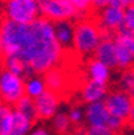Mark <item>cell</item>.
Here are the masks:
<instances>
[{
  "label": "cell",
  "instance_id": "obj_40",
  "mask_svg": "<svg viewBox=\"0 0 134 135\" xmlns=\"http://www.w3.org/2000/svg\"><path fill=\"white\" fill-rule=\"evenodd\" d=\"M0 57H1V45H0Z\"/></svg>",
  "mask_w": 134,
  "mask_h": 135
},
{
  "label": "cell",
  "instance_id": "obj_31",
  "mask_svg": "<svg viewBox=\"0 0 134 135\" xmlns=\"http://www.w3.org/2000/svg\"><path fill=\"white\" fill-rule=\"evenodd\" d=\"M115 1H117L122 7H127V6L134 5V0H115Z\"/></svg>",
  "mask_w": 134,
  "mask_h": 135
},
{
  "label": "cell",
  "instance_id": "obj_24",
  "mask_svg": "<svg viewBox=\"0 0 134 135\" xmlns=\"http://www.w3.org/2000/svg\"><path fill=\"white\" fill-rule=\"evenodd\" d=\"M70 127V119H69V116L67 113H57L54 117H53V128L54 130L61 134H65L68 132Z\"/></svg>",
  "mask_w": 134,
  "mask_h": 135
},
{
  "label": "cell",
  "instance_id": "obj_15",
  "mask_svg": "<svg viewBox=\"0 0 134 135\" xmlns=\"http://www.w3.org/2000/svg\"><path fill=\"white\" fill-rule=\"evenodd\" d=\"M4 69L21 77H33L34 71L29 65H27L18 56L4 57Z\"/></svg>",
  "mask_w": 134,
  "mask_h": 135
},
{
  "label": "cell",
  "instance_id": "obj_38",
  "mask_svg": "<svg viewBox=\"0 0 134 135\" xmlns=\"http://www.w3.org/2000/svg\"><path fill=\"white\" fill-rule=\"evenodd\" d=\"M63 135H74V134H71V133H65V134H63Z\"/></svg>",
  "mask_w": 134,
  "mask_h": 135
},
{
  "label": "cell",
  "instance_id": "obj_27",
  "mask_svg": "<svg viewBox=\"0 0 134 135\" xmlns=\"http://www.w3.org/2000/svg\"><path fill=\"white\" fill-rule=\"evenodd\" d=\"M86 135H115V133L106 126H97L89 127L86 130Z\"/></svg>",
  "mask_w": 134,
  "mask_h": 135
},
{
  "label": "cell",
  "instance_id": "obj_21",
  "mask_svg": "<svg viewBox=\"0 0 134 135\" xmlns=\"http://www.w3.org/2000/svg\"><path fill=\"white\" fill-rule=\"evenodd\" d=\"M45 90H46L45 82L39 77H30L25 82V95L31 99L38 98Z\"/></svg>",
  "mask_w": 134,
  "mask_h": 135
},
{
  "label": "cell",
  "instance_id": "obj_6",
  "mask_svg": "<svg viewBox=\"0 0 134 135\" xmlns=\"http://www.w3.org/2000/svg\"><path fill=\"white\" fill-rule=\"evenodd\" d=\"M115 46H116V59L117 68L126 70L134 64V39L131 30L121 28L115 34Z\"/></svg>",
  "mask_w": 134,
  "mask_h": 135
},
{
  "label": "cell",
  "instance_id": "obj_20",
  "mask_svg": "<svg viewBox=\"0 0 134 135\" xmlns=\"http://www.w3.org/2000/svg\"><path fill=\"white\" fill-rule=\"evenodd\" d=\"M15 110L21 112L22 115H24L25 117H28L31 121H35L38 118L36 115V109H35V104H34V99L29 98V97L24 95L23 98H21L20 100L16 103L15 105Z\"/></svg>",
  "mask_w": 134,
  "mask_h": 135
},
{
  "label": "cell",
  "instance_id": "obj_23",
  "mask_svg": "<svg viewBox=\"0 0 134 135\" xmlns=\"http://www.w3.org/2000/svg\"><path fill=\"white\" fill-rule=\"evenodd\" d=\"M70 3L76 10L77 18H85L93 10L92 0H70Z\"/></svg>",
  "mask_w": 134,
  "mask_h": 135
},
{
  "label": "cell",
  "instance_id": "obj_29",
  "mask_svg": "<svg viewBox=\"0 0 134 135\" xmlns=\"http://www.w3.org/2000/svg\"><path fill=\"white\" fill-rule=\"evenodd\" d=\"M93 3V10H98V11H101L106 6H109L111 0H92Z\"/></svg>",
  "mask_w": 134,
  "mask_h": 135
},
{
  "label": "cell",
  "instance_id": "obj_22",
  "mask_svg": "<svg viewBox=\"0 0 134 135\" xmlns=\"http://www.w3.org/2000/svg\"><path fill=\"white\" fill-rule=\"evenodd\" d=\"M120 87L121 90L131 93L134 89V66L123 70L120 77Z\"/></svg>",
  "mask_w": 134,
  "mask_h": 135
},
{
  "label": "cell",
  "instance_id": "obj_18",
  "mask_svg": "<svg viewBox=\"0 0 134 135\" xmlns=\"http://www.w3.org/2000/svg\"><path fill=\"white\" fill-rule=\"evenodd\" d=\"M31 126H33L31 119L13 110V121H12L10 133L7 135H28L31 129Z\"/></svg>",
  "mask_w": 134,
  "mask_h": 135
},
{
  "label": "cell",
  "instance_id": "obj_17",
  "mask_svg": "<svg viewBox=\"0 0 134 135\" xmlns=\"http://www.w3.org/2000/svg\"><path fill=\"white\" fill-rule=\"evenodd\" d=\"M87 70H88L89 80L97 81L99 83L106 84L110 79V68L95 58L89 60Z\"/></svg>",
  "mask_w": 134,
  "mask_h": 135
},
{
  "label": "cell",
  "instance_id": "obj_7",
  "mask_svg": "<svg viewBox=\"0 0 134 135\" xmlns=\"http://www.w3.org/2000/svg\"><path fill=\"white\" fill-rule=\"evenodd\" d=\"M38 4L42 17L53 23L59 21H69L70 18L77 17L76 10L71 3H64L61 0H38Z\"/></svg>",
  "mask_w": 134,
  "mask_h": 135
},
{
  "label": "cell",
  "instance_id": "obj_3",
  "mask_svg": "<svg viewBox=\"0 0 134 135\" xmlns=\"http://www.w3.org/2000/svg\"><path fill=\"white\" fill-rule=\"evenodd\" d=\"M29 24H18L5 20L0 28V45L1 56H18L22 51L28 36Z\"/></svg>",
  "mask_w": 134,
  "mask_h": 135
},
{
  "label": "cell",
  "instance_id": "obj_39",
  "mask_svg": "<svg viewBox=\"0 0 134 135\" xmlns=\"http://www.w3.org/2000/svg\"><path fill=\"white\" fill-rule=\"evenodd\" d=\"M7 0H0V3H6Z\"/></svg>",
  "mask_w": 134,
  "mask_h": 135
},
{
  "label": "cell",
  "instance_id": "obj_19",
  "mask_svg": "<svg viewBox=\"0 0 134 135\" xmlns=\"http://www.w3.org/2000/svg\"><path fill=\"white\" fill-rule=\"evenodd\" d=\"M13 121V109L0 101V135H7L10 133Z\"/></svg>",
  "mask_w": 134,
  "mask_h": 135
},
{
  "label": "cell",
  "instance_id": "obj_28",
  "mask_svg": "<svg viewBox=\"0 0 134 135\" xmlns=\"http://www.w3.org/2000/svg\"><path fill=\"white\" fill-rule=\"evenodd\" d=\"M69 119H70V122H73V123H75V124H77V123H80V122L84 119V117H85V113L82 112L80 109H77V107H75V109H73L71 111L69 112Z\"/></svg>",
  "mask_w": 134,
  "mask_h": 135
},
{
  "label": "cell",
  "instance_id": "obj_25",
  "mask_svg": "<svg viewBox=\"0 0 134 135\" xmlns=\"http://www.w3.org/2000/svg\"><path fill=\"white\" fill-rule=\"evenodd\" d=\"M126 123H127L126 121H123V119H121V118L110 115L109 119H108V123H106V127L110 128L114 133H118L120 130L123 129V127L126 126Z\"/></svg>",
  "mask_w": 134,
  "mask_h": 135
},
{
  "label": "cell",
  "instance_id": "obj_2",
  "mask_svg": "<svg viewBox=\"0 0 134 135\" xmlns=\"http://www.w3.org/2000/svg\"><path fill=\"white\" fill-rule=\"evenodd\" d=\"M101 41L100 27L95 21L81 20L74 27V50L80 54H92Z\"/></svg>",
  "mask_w": 134,
  "mask_h": 135
},
{
  "label": "cell",
  "instance_id": "obj_36",
  "mask_svg": "<svg viewBox=\"0 0 134 135\" xmlns=\"http://www.w3.org/2000/svg\"><path fill=\"white\" fill-rule=\"evenodd\" d=\"M131 34H132V36H133V39H134V29H132L131 30Z\"/></svg>",
  "mask_w": 134,
  "mask_h": 135
},
{
  "label": "cell",
  "instance_id": "obj_30",
  "mask_svg": "<svg viewBox=\"0 0 134 135\" xmlns=\"http://www.w3.org/2000/svg\"><path fill=\"white\" fill-rule=\"evenodd\" d=\"M127 123H128L131 127H133V128H134V103H133V106H132L131 112H129L128 118H127Z\"/></svg>",
  "mask_w": 134,
  "mask_h": 135
},
{
  "label": "cell",
  "instance_id": "obj_11",
  "mask_svg": "<svg viewBox=\"0 0 134 135\" xmlns=\"http://www.w3.org/2000/svg\"><path fill=\"white\" fill-rule=\"evenodd\" d=\"M85 117L89 127L106 126L108 119L110 117V112L105 105V101H97L92 104H87Z\"/></svg>",
  "mask_w": 134,
  "mask_h": 135
},
{
  "label": "cell",
  "instance_id": "obj_9",
  "mask_svg": "<svg viewBox=\"0 0 134 135\" xmlns=\"http://www.w3.org/2000/svg\"><path fill=\"white\" fill-rule=\"evenodd\" d=\"M105 105L109 110L111 116L118 117L127 122V118L133 106V98L128 92L124 90H116L110 93L105 98Z\"/></svg>",
  "mask_w": 134,
  "mask_h": 135
},
{
  "label": "cell",
  "instance_id": "obj_37",
  "mask_svg": "<svg viewBox=\"0 0 134 135\" xmlns=\"http://www.w3.org/2000/svg\"><path fill=\"white\" fill-rule=\"evenodd\" d=\"M61 1H64V3H70V0H61Z\"/></svg>",
  "mask_w": 134,
  "mask_h": 135
},
{
  "label": "cell",
  "instance_id": "obj_13",
  "mask_svg": "<svg viewBox=\"0 0 134 135\" xmlns=\"http://www.w3.org/2000/svg\"><path fill=\"white\" fill-rule=\"evenodd\" d=\"M94 58L100 60L105 65L112 69L117 66L116 59V46L112 39H101L100 44L98 45L97 50L94 51Z\"/></svg>",
  "mask_w": 134,
  "mask_h": 135
},
{
  "label": "cell",
  "instance_id": "obj_14",
  "mask_svg": "<svg viewBox=\"0 0 134 135\" xmlns=\"http://www.w3.org/2000/svg\"><path fill=\"white\" fill-rule=\"evenodd\" d=\"M67 74L62 70L61 68L54 66L47 73L44 74V82L46 86V89L52 90L57 93H62L67 87Z\"/></svg>",
  "mask_w": 134,
  "mask_h": 135
},
{
  "label": "cell",
  "instance_id": "obj_16",
  "mask_svg": "<svg viewBox=\"0 0 134 135\" xmlns=\"http://www.w3.org/2000/svg\"><path fill=\"white\" fill-rule=\"evenodd\" d=\"M53 24H54L56 37L62 47L64 48L73 46L74 25L70 23V21H59V22H54Z\"/></svg>",
  "mask_w": 134,
  "mask_h": 135
},
{
  "label": "cell",
  "instance_id": "obj_33",
  "mask_svg": "<svg viewBox=\"0 0 134 135\" xmlns=\"http://www.w3.org/2000/svg\"><path fill=\"white\" fill-rule=\"evenodd\" d=\"M5 13H4V8H0V28H1V25L3 23L5 22Z\"/></svg>",
  "mask_w": 134,
  "mask_h": 135
},
{
  "label": "cell",
  "instance_id": "obj_8",
  "mask_svg": "<svg viewBox=\"0 0 134 135\" xmlns=\"http://www.w3.org/2000/svg\"><path fill=\"white\" fill-rule=\"evenodd\" d=\"M99 27L101 31V39H111L110 34L117 33L124 27V7L120 6H106L100 11Z\"/></svg>",
  "mask_w": 134,
  "mask_h": 135
},
{
  "label": "cell",
  "instance_id": "obj_5",
  "mask_svg": "<svg viewBox=\"0 0 134 135\" xmlns=\"http://www.w3.org/2000/svg\"><path fill=\"white\" fill-rule=\"evenodd\" d=\"M25 95V82L23 77L10 71H0V101L7 105H16L21 98Z\"/></svg>",
  "mask_w": 134,
  "mask_h": 135
},
{
  "label": "cell",
  "instance_id": "obj_41",
  "mask_svg": "<svg viewBox=\"0 0 134 135\" xmlns=\"http://www.w3.org/2000/svg\"><path fill=\"white\" fill-rule=\"evenodd\" d=\"M80 135H86V133H82V134H80Z\"/></svg>",
  "mask_w": 134,
  "mask_h": 135
},
{
  "label": "cell",
  "instance_id": "obj_4",
  "mask_svg": "<svg viewBox=\"0 0 134 135\" xmlns=\"http://www.w3.org/2000/svg\"><path fill=\"white\" fill-rule=\"evenodd\" d=\"M5 18L18 24H30L40 15L38 0H7L4 6Z\"/></svg>",
  "mask_w": 134,
  "mask_h": 135
},
{
  "label": "cell",
  "instance_id": "obj_26",
  "mask_svg": "<svg viewBox=\"0 0 134 135\" xmlns=\"http://www.w3.org/2000/svg\"><path fill=\"white\" fill-rule=\"evenodd\" d=\"M124 28L134 29V5L124 7Z\"/></svg>",
  "mask_w": 134,
  "mask_h": 135
},
{
  "label": "cell",
  "instance_id": "obj_12",
  "mask_svg": "<svg viewBox=\"0 0 134 135\" xmlns=\"http://www.w3.org/2000/svg\"><path fill=\"white\" fill-rule=\"evenodd\" d=\"M106 95H108L106 84L99 83L93 80H88L87 82H85L81 88V98L87 104L104 101Z\"/></svg>",
  "mask_w": 134,
  "mask_h": 135
},
{
  "label": "cell",
  "instance_id": "obj_32",
  "mask_svg": "<svg viewBox=\"0 0 134 135\" xmlns=\"http://www.w3.org/2000/svg\"><path fill=\"white\" fill-rule=\"evenodd\" d=\"M30 135H48L47 130H45L44 128H38V129L33 130L30 133Z\"/></svg>",
  "mask_w": 134,
  "mask_h": 135
},
{
  "label": "cell",
  "instance_id": "obj_1",
  "mask_svg": "<svg viewBox=\"0 0 134 135\" xmlns=\"http://www.w3.org/2000/svg\"><path fill=\"white\" fill-rule=\"evenodd\" d=\"M63 51L56 37L53 22L41 17L29 24L28 36L18 57L34 74H45L58 65Z\"/></svg>",
  "mask_w": 134,
  "mask_h": 135
},
{
  "label": "cell",
  "instance_id": "obj_10",
  "mask_svg": "<svg viewBox=\"0 0 134 135\" xmlns=\"http://www.w3.org/2000/svg\"><path fill=\"white\" fill-rule=\"evenodd\" d=\"M38 118L48 119L57 115L59 106V95L52 90L46 89L41 95L34 99Z\"/></svg>",
  "mask_w": 134,
  "mask_h": 135
},
{
  "label": "cell",
  "instance_id": "obj_34",
  "mask_svg": "<svg viewBox=\"0 0 134 135\" xmlns=\"http://www.w3.org/2000/svg\"><path fill=\"white\" fill-rule=\"evenodd\" d=\"M3 68H4V65H3V60H1V58H0V71L3 70Z\"/></svg>",
  "mask_w": 134,
  "mask_h": 135
},
{
  "label": "cell",
  "instance_id": "obj_35",
  "mask_svg": "<svg viewBox=\"0 0 134 135\" xmlns=\"http://www.w3.org/2000/svg\"><path fill=\"white\" fill-rule=\"evenodd\" d=\"M129 94H131V95H132V98H133V101H134V89L132 90V92L129 93Z\"/></svg>",
  "mask_w": 134,
  "mask_h": 135
}]
</instances>
